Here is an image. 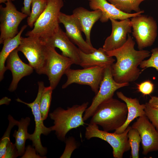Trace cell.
I'll list each match as a JSON object with an SVG mask.
<instances>
[{
	"instance_id": "cell-1",
	"label": "cell",
	"mask_w": 158,
	"mask_h": 158,
	"mask_svg": "<svg viewBox=\"0 0 158 158\" xmlns=\"http://www.w3.org/2000/svg\"><path fill=\"white\" fill-rule=\"evenodd\" d=\"M135 44L133 37L128 34L123 46L107 52L108 56L116 58V61L111 65V68L113 78L118 83H129L136 80L141 73L138 66L151 55L148 50H135Z\"/></svg>"
},
{
	"instance_id": "cell-2",
	"label": "cell",
	"mask_w": 158,
	"mask_h": 158,
	"mask_svg": "<svg viewBox=\"0 0 158 158\" xmlns=\"http://www.w3.org/2000/svg\"><path fill=\"white\" fill-rule=\"evenodd\" d=\"M127 115L125 103L112 97L98 106L90 123L100 126L105 131L115 130L125 123Z\"/></svg>"
},
{
	"instance_id": "cell-3",
	"label": "cell",
	"mask_w": 158,
	"mask_h": 158,
	"mask_svg": "<svg viewBox=\"0 0 158 158\" xmlns=\"http://www.w3.org/2000/svg\"><path fill=\"white\" fill-rule=\"evenodd\" d=\"M88 104V102H85L68 107L66 109L58 107L49 113V117L54 121V124L50 127L52 131H55L59 140L64 141L66 135L71 130L86 124L83 116Z\"/></svg>"
},
{
	"instance_id": "cell-4",
	"label": "cell",
	"mask_w": 158,
	"mask_h": 158,
	"mask_svg": "<svg viewBox=\"0 0 158 158\" xmlns=\"http://www.w3.org/2000/svg\"><path fill=\"white\" fill-rule=\"evenodd\" d=\"M63 6V0H48L45 10L25 35L37 37L43 41L51 36L60 27L59 16Z\"/></svg>"
},
{
	"instance_id": "cell-5",
	"label": "cell",
	"mask_w": 158,
	"mask_h": 158,
	"mask_svg": "<svg viewBox=\"0 0 158 158\" xmlns=\"http://www.w3.org/2000/svg\"><path fill=\"white\" fill-rule=\"evenodd\" d=\"M22 52L29 64L38 74H45L48 48L40 38L35 37H21V43L17 48Z\"/></svg>"
},
{
	"instance_id": "cell-6",
	"label": "cell",
	"mask_w": 158,
	"mask_h": 158,
	"mask_svg": "<svg viewBox=\"0 0 158 158\" xmlns=\"http://www.w3.org/2000/svg\"><path fill=\"white\" fill-rule=\"evenodd\" d=\"M131 127L128 126L124 132L118 134L101 130L97 125L90 123L86 128L85 137L87 140L96 138L106 141L112 148L114 157L122 158L124 153L131 149L128 137Z\"/></svg>"
},
{
	"instance_id": "cell-7",
	"label": "cell",
	"mask_w": 158,
	"mask_h": 158,
	"mask_svg": "<svg viewBox=\"0 0 158 158\" xmlns=\"http://www.w3.org/2000/svg\"><path fill=\"white\" fill-rule=\"evenodd\" d=\"M38 90L37 97L32 102L28 103L19 98L16 100L27 105L31 109L35 122V128L34 132L32 134H28V139L32 142V146L35 147L37 153L44 158L47 153V148L43 147L42 144L40 139L41 135H47L52 131L50 127H46L43 123L40 109V102L42 92L44 87L43 82H38Z\"/></svg>"
},
{
	"instance_id": "cell-8",
	"label": "cell",
	"mask_w": 158,
	"mask_h": 158,
	"mask_svg": "<svg viewBox=\"0 0 158 158\" xmlns=\"http://www.w3.org/2000/svg\"><path fill=\"white\" fill-rule=\"evenodd\" d=\"M133 36L139 50L151 46L157 36V26L154 18L141 14L131 18Z\"/></svg>"
},
{
	"instance_id": "cell-9",
	"label": "cell",
	"mask_w": 158,
	"mask_h": 158,
	"mask_svg": "<svg viewBox=\"0 0 158 158\" xmlns=\"http://www.w3.org/2000/svg\"><path fill=\"white\" fill-rule=\"evenodd\" d=\"M106 66H97L82 69L69 68L65 72L67 80L62 88L65 89L73 83L87 85L90 87L96 95L103 80Z\"/></svg>"
},
{
	"instance_id": "cell-10",
	"label": "cell",
	"mask_w": 158,
	"mask_h": 158,
	"mask_svg": "<svg viewBox=\"0 0 158 158\" xmlns=\"http://www.w3.org/2000/svg\"><path fill=\"white\" fill-rule=\"evenodd\" d=\"M0 5V44L6 39L13 38L19 32L18 27L21 22L28 16L18 11L11 1Z\"/></svg>"
},
{
	"instance_id": "cell-11",
	"label": "cell",
	"mask_w": 158,
	"mask_h": 158,
	"mask_svg": "<svg viewBox=\"0 0 158 158\" xmlns=\"http://www.w3.org/2000/svg\"><path fill=\"white\" fill-rule=\"evenodd\" d=\"M129 83H120L114 80L111 65L107 66L104 69L103 78L99 90L92 99L90 105L86 109L83 116L84 121L92 117L98 106L104 101L113 97L118 89L129 85Z\"/></svg>"
},
{
	"instance_id": "cell-12",
	"label": "cell",
	"mask_w": 158,
	"mask_h": 158,
	"mask_svg": "<svg viewBox=\"0 0 158 158\" xmlns=\"http://www.w3.org/2000/svg\"><path fill=\"white\" fill-rule=\"evenodd\" d=\"M47 46L48 54L45 74L48 78L49 86L54 90L66 71L74 63L70 58L59 54L54 47Z\"/></svg>"
},
{
	"instance_id": "cell-13",
	"label": "cell",
	"mask_w": 158,
	"mask_h": 158,
	"mask_svg": "<svg viewBox=\"0 0 158 158\" xmlns=\"http://www.w3.org/2000/svg\"><path fill=\"white\" fill-rule=\"evenodd\" d=\"M131 127L139 133L143 155L158 151V130L146 116L139 117Z\"/></svg>"
},
{
	"instance_id": "cell-14",
	"label": "cell",
	"mask_w": 158,
	"mask_h": 158,
	"mask_svg": "<svg viewBox=\"0 0 158 158\" xmlns=\"http://www.w3.org/2000/svg\"><path fill=\"white\" fill-rule=\"evenodd\" d=\"M109 20L112 26L111 33L106 38L102 47L107 52L117 49L123 46L132 29L129 18L120 21L111 18Z\"/></svg>"
},
{
	"instance_id": "cell-15",
	"label": "cell",
	"mask_w": 158,
	"mask_h": 158,
	"mask_svg": "<svg viewBox=\"0 0 158 158\" xmlns=\"http://www.w3.org/2000/svg\"><path fill=\"white\" fill-rule=\"evenodd\" d=\"M59 23L62 24L66 33L70 40L82 51L86 53H92L97 49L88 44L82 35L79 24L73 14L68 15L60 12L59 16Z\"/></svg>"
},
{
	"instance_id": "cell-16",
	"label": "cell",
	"mask_w": 158,
	"mask_h": 158,
	"mask_svg": "<svg viewBox=\"0 0 158 158\" xmlns=\"http://www.w3.org/2000/svg\"><path fill=\"white\" fill-rule=\"evenodd\" d=\"M43 41L47 45L58 48L61 51L62 55L70 58L74 64L80 65L79 48L71 42L60 27L53 35Z\"/></svg>"
},
{
	"instance_id": "cell-17",
	"label": "cell",
	"mask_w": 158,
	"mask_h": 158,
	"mask_svg": "<svg viewBox=\"0 0 158 158\" xmlns=\"http://www.w3.org/2000/svg\"><path fill=\"white\" fill-rule=\"evenodd\" d=\"M18 52L17 48L14 50L6 60V69L10 70L12 75V80L8 89L11 92L16 90L18 82L23 78L31 74L34 70L29 64L21 60L18 55Z\"/></svg>"
},
{
	"instance_id": "cell-18",
	"label": "cell",
	"mask_w": 158,
	"mask_h": 158,
	"mask_svg": "<svg viewBox=\"0 0 158 158\" xmlns=\"http://www.w3.org/2000/svg\"><path fill=\"white\" fill-rule=\"evenodd\" d=\"M89 6L92 10L99 9L102 12L99 19L102 23L107 22L110 18L121 20L138 16L144 12V10L133 13H127L122 12L107 0H90Z\"/></svg>"
},
{
	"instance_id": "cell-19",
	"label": "cell",
	"mask_w": 158,
	"mask_h": 158,
	"mask_svg": "<svg viewBox=\"0 0 158 158\" xmlns=\"http://www.w3.org/2000/svg\"><path fill=\"white\" fill-rule=\"evenodd\" d=\"M72 14L76 19L82 32L85 34L87 42L92 46L91 40L92 28L102 16L101 11L97 9L90 11L82 7L75 8Z\"/></svg>"
},
{
	"instance_id": "cell-20",
	"label": "cell",
	"mask_w": 158,
	"mask_h": 158,
	"mask_svg": "<svg viewBox=\"0 0 158 158\" xmlns=\"http://www.w3.org/2000/svg\"><path fill=\"white\" fill-rule=\"evenodd\" d=\"M116 94L119 98L125 103L128 109L127 117L126 122L123 126L114 132L116 133L119 134L124 132L135 118L146 116L144 110L145 104H140L137 98L128 97L122 92H117Z\"/></svg>"
},
{
	"instance_id": "cell-21",
	"label": "cell",
	"mask_w": 158,
	"mask_h": 158,
	"mask_svg": "<svg viewBox=\"0 0 158 158\" xmlns=\"http://www.w3.org/2000/svg\"><path fill=\"white\" fill-rule=\"evenodd\" d=\"M79 54L80 60V65L83 68L111 65L115 60L113 57L108 56L107 51L102 47L88 54L79 49Z\"/></svg>"
},
{
	"instance_id": "cell-22",
	"label": "cell",
	"mask_w": 158,
	"mask_h": 158,
	"mask_svg": "<svg viewBox=\"0 0 158 158\" xmlns=\"http://www.w3.org/2000/svg\"><path fill=\"white\" fill-rule=\"evenodd\" d=\"M27 26L26 25H23L15 37L5 40L3 43V48L0 53V81L3 79L4 73L7 70L5 66L6 61L10 54L20 44L21 34Z\"/></svg>"
},
{
	"instance_id": "cell-23",
	"label": "cell",
	"mask_w": 158,
	"mask_h": 158,
	"mask_svg": "<svg viewBox=\"0 0 158 158\" xmlns=\"http://www.w3.org/2000/svg\"><path fill=\"white\" fill-rule=\"evenodd\" d=\"M30 119L28 117L21 118L18 121L17 124L18 127L17 130H15L13 136L15 138V144L17 148L19 156H23L25 151V143L28 139L29 133L28 128L30 124Z\"/></svg>"
},
{
	"instance_id": "cell-24",
	"label": "cell",
	"mask_w": 158,
	"mask_h": 158,
	"mask_svg": "<svg viewBox=\"0 0 158 158\" xmlns=\"http://www.w3.org/2000/svg\"><path fill=\"white\" fill-rule=\"evenodd\" d=\"M146 0H108L109 2L122 12L130 13L132 11L136 13L142 10L139 7L141 3Z\"/></svg>"
},
{
	"instance_id": "cell-25",
	"label": "cell",
	"mask_w": 158,
	"mask_h": 158,
	"mask_svg": "<svg viewBox=\"0 0 158 158\" xmlns=\"http://www.w3.org/2000/svg\"><path fill=\"white\" fill-rule=\"evenodd\" d=\"M47 0H33L32 10L27 19L28 25L30 28L34 27V24L45 10Z\"/></svg>"
},
{
	"instance_id": "cell-26",
	"label": "cell",
	"mask_w": 158,
	"mask_h": 158,
	"mask_svg": "<svg viewBox=\"0 0 158 158\" xmlns=\"http://www.w3.org/2000/svg\"><path fill=\"white\" fill-rule=\"evenodd\" d=\"M53 90L50 86L44 87L42 92L40 102V109L44 121L46 120L48 116Z\"/></svg>"
},
{
	"instance_id": "cell-27",
	"label": "cell",
	"mask_w": 158,
	"mask_h": 158,
	"mask_svg": "<svg viewBox=\"0 0 158 158\" xmlns=\"http://www.w3.org/2000/svg\"><path fill=\"white\" fill-rule=\"evenodd\" d=\"M128 137L131 150V157L138 158L140 144L141 141L139 132L136 129L131 127L128 131Z\"/></svg>"
},
{
	"instance_id": "cell-28",
	"label": "cell",
	"mask_w": 158,
	"mask_h": 158,
	"mask_svg": "<svg viewBox=\"0 0 158 158\" xmlns=\"http://www.w3.org/2000/svg\"><path fill=\"white\" fill-rule=\"evenodd\" d=\"M9 124L6 130L0 141V158H4L8 142L10 141V136L11 130L15 126H16L18 121L11 115L8 116Z\"/></svg>"
},
{
	"instance_id": "cell-29",
	"label": "cell",
	"mask_w": 158,
	"mask_h": 158,
	"mask_svg": "<svg viewBox=\"0 0 158 158\" xmlns=\"http://www.w3.org/2000/svg\"><path fill=\"white\" fill-rule=\"evenodd\" d=\"M151 52L150 57L147 60H143L140 64V67L143 69L152 67L158 71V48L152 49Z\"/></svg>"
},
{
	"instance_id": "cell-30",
	"label": "cell",
	"mask_w": 158,
	"mask_h": 158,
	"mask_svg": "<svg viewBox=\"0 0 158 158\" xmlns=\"http://www.w3.org/2000/svg\"><path fill=\"white\" fill-rule=\"evenodd\" d=\"M145 115L150 121L158 130V107L150 105L148 102L145 104Z\"/></svg>"
},
{
	"instance_id": "cell-31",
	"label": "cell",
	"mask_w": 158,
	"mask_h": 158,
	"mask_svg": "<svg viewBox=\"0 0 158 158\" xmlns=\"http://www.w3.org/2000/svg\"><path fill=\"white\" fill-rule=\"evenodd\" d=\"M64 142L66 144L65 148L60 158H70L73 151L78 147V143L73 137L66 138Z\"/></svg>"
},
{
	"instance_id": "cell-32",
	"label": "cell",
	"mask_w": 158,
	"mask_h": 158,
	"mask_svg": "<svg viewBox=\"0 0 158 158\" xmlns=\"http://www.w3.org/2000/svg\"><path fill=\"white\" fill-rule=\"evenodd\" d=\"M154 85L150 80H146L137 85L139 91L144 95H150L154 90Z\"/></svg>"
},
{
	"instance_id": "cell-33",
	"label": "cell",
	"mask_w": 158,
	"mask_h": 158,
	"mask_svg": "<svg viewBox=\"0 0 158 158\" xmlns=\"http://www.w3.org/2000/svg\"><path fill=\"white\" fill-rule=\"evenodd\" d=\"M18 156L19 155L15 143L10 141L7 146L4 158H15Z\"/></svg>"
},
{
	"instance_id": "cell-34",
	"label": "cell",
	"mask_w": 158,
	"mask_h": 158,
	"mask_svg": "<svg viewBox=\"0 0 158 158\" xmlns=\"http://www.w3.org/2000/svg\"><path fill=\"white\" fill-rule=\"evenodd\" d=\"M37 152L35 148L32 147L30 145H28L26 148L25 151L21 158H43L39 154H36Z\"/></svg>"
},
{
	"instance_id": "cell-35",
	"label": "cell",
	"mask_w": 158,
	"mask_h": 158,
	"mask_svg": "<svg viewBox=\"0 0 158 158\" xmlns=\"http://www.w3.org/2000/svg\"><path fill=\"white\" fill-rule=\"evenodd\" d=\"M33 0H24L23 6L21 9V12L29 16L31 13L30 6Z\"/></svg>"
},
{
	"instance_id": "cell-36",
	"label": "cell",
	"mask_w": 158,
	"mask_h": 158,
	"mask_svg": "<svg viewBox=\"0 0 158 158\" xmlns=\"http://www.w3.org/2000/svg\"><path fill=\"white\" fill-rule=\"evenodd\" d=\"M148 103L152 106L158 107V97L155 96L151 97Z\"/></svg>"
},
{
	"instance_id": "cell-37",
	"label": "cell",
	"mask_w": 158,
	"mask_h": 158,
	"mask_svg": "<svg viewBox=\"0 0 158 158\" xmlns=\"http://www.w3.org/2000/svg\"><path fill=\"white\" fill-rule=\"evenodd\" d=\"M11 101V99L7 97H5L2 98L0 100V105L6 104L8 105Z\"/></svg>"
},
{
	"instance_id": "cell-38",
	"label": "cell",
	"mask_w": 158,
	"mask_h": 158,
	"mask_svg": "<svg viewBox=\"0 0 158 158\" xmlns=\"http://www.w3.org/2000/svg\"><path fill=\"white\" fill-rule=\"evenodd\" d=\"M15 0H0V3L1 4L2 3H5L7 2L8 1H14Z\"/></svg>"
},
{
	"instance_id": "cell-39",
	"label": "cell",
	"mask_w": 158,
	"mask_h": 158,
	"mask_svg": "<svg viewBox=\"0 0 158 158\" xmlns=\"http://www.w3.org/2000/svg\"><path fill=\"white\" fill-rule=\"evenodd\" d=\"M87 0L88 1H90V0Z\"/></svg>"
},
{
	"instance_id": "cell-40",
	"label": "cell",
	"mask_w": 158,
	"mask_h": 158,
	"mask_svg": "<svg viewBox=\"0 0 158 158\" xmlns=\"http://www.w3.org/2000/svg\"></svg>"
}]
</instances>
